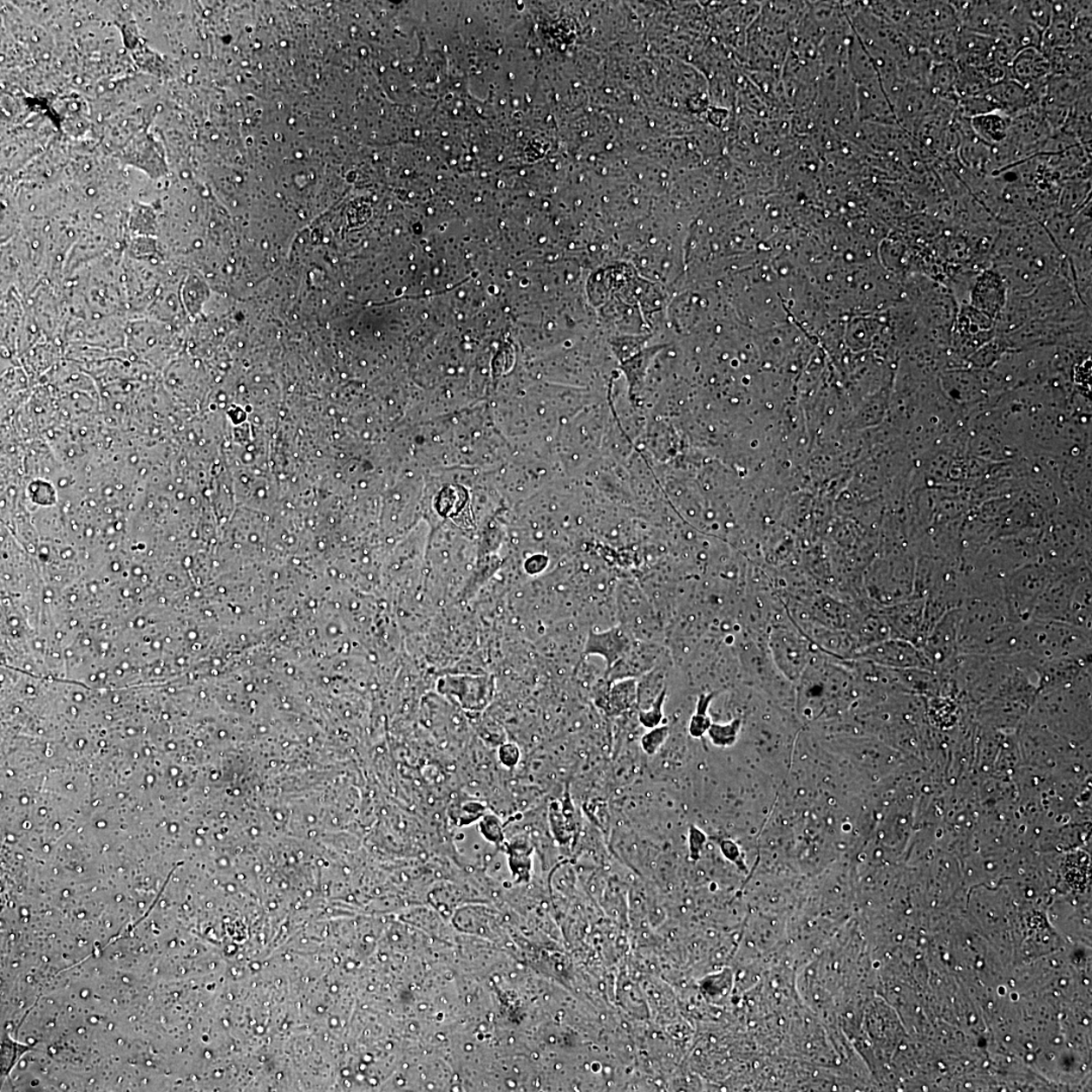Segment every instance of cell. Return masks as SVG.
Listing matches in <instances>:
<instances>
[{
    "instance_id": "ba28073f",
    "label": "cell",
    "mask_w": 1092,
    "mask_h": 1092,
    "mask_svg": "<svg viewBox=\"0 0 1092 1092\" xmlns=\"http://www.w3.org/2000/svg\"><path fill=\"white\" fill-rule=\"evenodd\" d=\"M1010 120L1008 114L997 111L969 119V124L976 137L992 147L1008 138Z\"/></svg>"
},
{
    "instance_id": "5bb4252c",
    "label": "cell",
    "mask_w": 1092,
    "mask_h": 1092,
    "mask_svg": "<svg viewBox=\"0 0 1092 1092\" xmlns=\"http://www.w3.org/2000/svg\"><path fill=\"white\" fill-rule=\"evenodd\" d=\"M483 837L493 845L502 847L505 843V832L501 819L496 814L487 813L481 817L478 825Z\"/></svg>"
},
{
    "instance_id": "7c38bea8",
    "label": "cell",
    "mask_w": 1092,
    "mask_h": 1092,
    "mask_svg": "<svg viewBox=\"0 0 1092 1092\" xmlns=\"http://www.w3.org/2000/svg\"><path fill=\"white\" fill-rule=\"evenodd\" d=\"M1020 12L1024 22L1043 34L1051 22V2H1020Z\"/></svg>"
},
{
    "instance_id": "2e32d148",
    "label": "cell",
    "mask_w": 1092,
    "mask_h": 1092,
    "mask_svg": "<svg viewBox=\"0 0 1092 1092\" xmlns=\"http://www.w3.org/2000/svg\"><path fill=\"white\" fill-rule=\"evenodd\" d=\"M666 689L660 694L649 709L640 710L639 721L645 728L655 729L661 724L663 719V705L666 699Z\"/></svg>"
},
{
    "instance_id": "277c9868",
    "label": "cell",
    "mask_w": 1092,
    "mask_h": 1092,
    "mask_svg": "<svg viewBox=\"0 0 1092 1092\" xmlns=\"http://www.w3.org/2000/svg\"><path fill=\"white\" fill-rule=\"evenodd\" d=\"M632 640L624 627H614L602 632H590L585 654L599 656L605 660L607 670H612L630 654Z\"/></svg>"
},
{
    "instance_id": "52a82bcc",
    "label": "cell",
    "mask_w": 1092,
    "mask_h": 1092,
    "mask_svg": "<svg viewBox=\"0 0 1092 1092\" xmlns=\"http://www.w3.org/2000/svg\"><path fill=\"white\" fill-rule=\"evenodd\" d=\"M986 93L996 105L997 111L1008 114L1010 118H1014L1032 108L1028 89L1012 79H1004L993 85Z\"/></svg>"
},
{
    "instance_id": "7a4b0ae2",
    "label": "cell",
    "mask_w": 1092,
    "mask_h": 1092,
    "mask_svg": "<svg viewBox=\"0 0 1092 1092\" xmlns=\"http://www.w3.org/2000/svg\"><path fill=\"white\" fill-rule=\"evenodd\" d=\"M959 609L949 610L924 640L923 652L932 668L948 666L959 654Z\"/></svg>"
},
{
    "instance_id": "9a60e30c",
    "label": "cell",
    "mask_w": 1092,
    "mask_h": 1092,
    "mask_svg": "<svg viewBox=\"0 0 1092 1092\" xmlns=\"http://www.w3.org/2000/svg\"><path fill=\"white\" fill-rule=\"evenodd\" d=\"M1088 189V182H1083L1082 180L1081 182H1070L1063 189V197H1061V207H1063V211L1070 213L1077 209L1079 206H1082L1089 193Z\"/></svg>"
},
{
    "instance_id": "8fae6325",
    "label": "cell",
    "mask_w": 1092,
    "mask_h": 1092,
    "mask_svg": "<svg viewBox=\"0 0 1092 1092\" xmlns=\"http://www.w3.org/2000/svg\"><path fill=\"white\" fill-rule=\"evenodd\" d=\"M958 69L959 75L955 88L958 99L984 94L993 87L980 69L967 66H958Z\"/></svg>"
},
{
    "instance_id": "4fadbf2b",
    "label": "cell",
    "mask_w": 1092,
    "mask_h": 1092,
    "mask_svg": "<svg viewBox=\"0 0 1092 1092\" xmlns=\"http://www.w3.org/2000/svg\"><path fill=\"white\" fill-rule=\"evenodd\" d=\"M638 700V685L636 681L628 679L615 683L609 694V705L615 712L631 709Z\"/></svg>"
},
{
    "instance_id": "9c48e42d",
    "label": "cell",
    "mask_w": 1092,
    "mask_h": 1092,
    "mask_svg": "<svg viewBox=\"0 0 1092 1092\" xmlns=\"http://www.w3.org/2000/svg\"><path fill=\"white\" fill-rule=\"evenodd\" d=\"M958 75H959V69L954 61L933 62L929 78H927L926 88L937 99L958 97L955 93Z\"/></svg>"
},
{
    "instance_id": "5b68a950",
    "label": "cell",
    "mask_w": 1092,
    "mask_h": 1092,
    "mask_svg": "<svg viewBox=\"0 0 1092 1092\" xmlns=\"http://www.w3.org/2000/svg\"><path fill=\"white\" fill-rule=\"evenodd\" d=\"M1052 76L1051 64L1040 49H1023L1016 55L1009 69V78L1029 88Z\"/></svg>"
},
{
    "instance_id": "e0dca14e",
    "label": "cell",
    "mask_w": 1092,
    "mask_h": 1092,
    "mask_svg": "<svg viewBox=\"0 0 1092 1092\" xmlns=\"http://www.w3.org/2000/svg\"><path fill=\"white\" fill-rule=\"evenodd\" d=\"M669 736V729L667 727H657L651 729L648 734H645L642 740L643 749L649 755H654L657 752L664 742H666Z\"/></svg>"
},
{
    "instance_id": "ac0fdd59",
    "label": "cell",
    "mask_w": 1092,
    "mask_h": 1092,
    "mask_svg": "<svg viewBox=\"0 0 1092 1092\" xmlns=\"http://www.w3.org/2000/svg\"><path fill=\"white\" fill-rule=\"evenodd\" d=\"M520 749L514 742H504L499 747L498 758L500 764L513 768L520 761Z\"/></svg>"
},
{
    "instance_id": "6da1fadb",
    "label": "cell",
    "mask_w": 1092,
    "mask_h": 1092,
    "mask_svg": "<svg viewBox=\"0 0 1092 1092\" xmlns=\"http://www.w3.org/2000/svg\"><path fill=\"white\" fill-rule=\"evenodd\" d=\"M437 690L471 715H481L491 704L495 685L486 675H445L438 680Z\"/></svg>"
},
{
    "instance_id": "3957f363",
    "label": "cell",
    "mask_w": 1092,
    "mask_h": 1092,
    "mask_svg": "<svg viewBox=\"0 0 1092 1092\" xmlns=\"http://www.w3.org/2000/svg\"><path fill=\"white\" fill-rule=\"evenodd\" d=\"M861 657L867 658L870 662L893 669L931 670L932 668L923 651H919L917 646L904 639H892L877 644L866 650Z\"/></svg>"
},
{
    "instance_id": "30bf717a",
    "label": "cell",
    "mask_w": 1092,
    "mask_h": 1092,
    "mask_svg": "<svg viewBox=\"0 0 1092 1092\" xmlns=\"http://www.w3.org/2000/svg\"><path fill=\"white\" fill-rule=\"evenodd\" d=\"M959 29L938 30L927 38L925 50L929 52L933 62H956L958 34Z\"/></svg>"
},
{
    "instance_id": "8992f818",
    "label": "cell",
    "mask_w": 1092,
    "mask_h": 1092,
    "mask_svg": "<svg viewBox=\"0 0 1092 1092\" xmlns=\"http://www.w3.org/2000/svg\"><path fill=\"white\" fill-rule=\"evenodd\" d=\"M996 39L991 36L959 29L956 63L958 66L980 69L992 62Z\"/></svg>"
}]
</instances>
